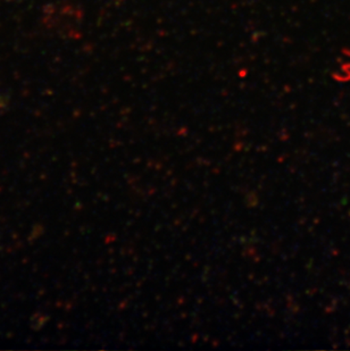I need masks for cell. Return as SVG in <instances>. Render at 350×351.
I'll use <instances>...</instances> for the list:
<instances>
[]
</instances>
